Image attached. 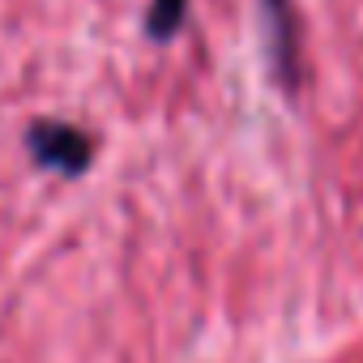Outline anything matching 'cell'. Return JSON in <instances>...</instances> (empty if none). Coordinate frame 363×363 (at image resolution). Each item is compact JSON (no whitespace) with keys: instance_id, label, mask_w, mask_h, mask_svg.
Returning <instances> with one entry per match:
<instances>
[{"instance_id":"cell-1","label":"cell","mask_w":363,"mask_h":363,"mask_svg":"<svg viewBox=\"0 0 363 363\" xmlns=\"http://www.w3.org/2000/svg\"><path fill=\"white\" fill-rule=\"evenodd\" d=\"M30 150L43 167H56V171H82L90 162V141L86 133L69 128V124H39L30 133Z\"/></svg>"},{"instance_id":"cell-2","label":"cell","mask_w":363,"mask_h":363,"mask_svg":"<svg viewBox=\"0 0 363 363\" xmlns=\"http://www.w3.org/2000/svg\"><path fill=\"white\" fill-rule=\"evenodd\" d=\"M184 5H189V0H154V9H150L154 39H167V35L179 30V22H184Z\"/></svg>"}]
</instances>
